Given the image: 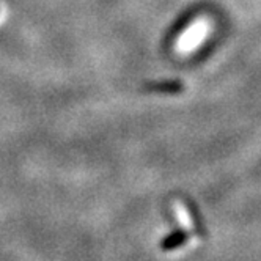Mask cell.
<instances>
[{"mask_svg": "<svg viewBox=\"0 0 261 261\" xmlns=\"http://www.w3.org/2000/svg\"><path fill=\"white\" fill-rule=\"evenodd\" d=\"M148 88L151 90H158V91H172V93H176V91H181L184 90V85L178 81H165V82H156V84H150Z\"/></svg>", "mask_w": 261, "mask_h": 261, "instance_id": "3957f363", "label": "cell"}, {"mask_svg": "<svg viewBox=\"0 0 261 261\" xmlns=\"http://www.w3.org/2000/svg\"><path fill=\"white\" fill-rule=\"evenodd\" d=\"M186 239H188V234H186L184 231H175V233H172L170 236H167V238L162 241L161 249L165 250V252L173 250V249L182 246V242H184Z\"/></svg>", "mask_w": 261, "mask_h": 261, "instance_id": "7a4b0ae2", "label": "cell"}, {"mask_svg": "<svg viewBox=\"0 0 261 261\" xmlns=\"http://www.w3.org/2000/svg\"><path fill=\"white\" fill-rule=\"evenodd\" d=\"M176 213H178V216H179V220H181L182 225H184L186 228H191V227H192V219H191L188 210H186V206H184L182 203H176Z\"/></svg>", "mask_w": 261, "mask_h": 261, "instance_id": "277c9868", "label": "cell"}, {"mask_svg": "<svg viewBox=\"0 0 261 261\" xmlns=\"http://www.w3.org/2000/svg\"><path fill=\"white\" fill-rule=\"evenodd\" d=\"M203 35H204V24H203V22L194 24V25L179 38V41H178V49H179V50H184V52L194 49V47L198 44V41L203 38Z\"/></svg>", "mask_w": 261, "mask_h": 261, "instance_id": "6da1fadb", "label": "cell"}]
</instances>
